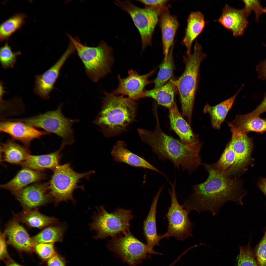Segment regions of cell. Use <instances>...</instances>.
<instances>
[{"label":"cell","instance_id":"obj_1","mask_svg":"<svg viewBox=\"0 0 266 266\" xmlns=\"http://www.w3.org/2000/svg\"><path fill=\"white\" fill-rule=\"evenodd\" d=\"M202 165L208 172V177L205 182L192 186L193 192L182 205L183 208L189 212L192 210L199 213L210 211L215 216L228 202L243 205L242 199L246 193L239 178L228 177L212 169L208 164Z\"/></svg>","mask_w":266,"mask_h":266},{"label":"cell","instance_id":"obj_2","mask_svg":"<svg viewBox=\"0 0 266 266\" xmlns=\"http://www.w3.org/2000/svg\"><path fill=\"white\" fill-rule=\"evenodd\" d=\"M154 131L138 128V133L143 142L151 148L160 160H169L175 167L190 175L202 164L200 155L201 146L185 145L168 135L162 130L157 118Z\"/></svg>","mask_w":266,"mask_h":266},{"label":"cell","instance_id":"obj_3","mask_svg":"<svg viewBox=\"0 0 266 266\" xmlns=\"http://www.w3.org/2000/svg\"><path fill=\"white\" fill-rule=\"evenodd\" d=\"M103 93L101 109L93 123L105 136L113 137L124 132L134 121L138 105L123 95Z\"/></svg>","mask_w":266,"mask_h":266},{"label":"cell","instance_id":"obj_4","mask_svg":"<svg viewBox=\"0 0 266 266\" xmlns=\"http://www.w3.org/2000/svg\"><path fill=\"white\" fill-rule=\"evenodd\" d=\"M201 45L196 41L193 53L184 57V72L177 80H172L177 89L181 103L182 115L191 123L192 111L197 90L200 64L207 56Z\"/></svg>","mask_w":266,"mask_h":266},{"label":"cell","instance_id":"obj_5","mask_svg":"<svg viewBox=\"0 0 266 266\" xmlns=\"http://www.w3.org/2000/svg\"><path fill=\"white\" fill-rule=\"evenodd\" d=\"M67 35L92 81L97 82L110 73L114 62L111 47L103 41L96 47L88 46L82 44L78 39Z\"/></svg>","mask_w":266,"mask_h":266},{"label":"cell","instance_id":"obj_6","mask_svg":"<svg viewBox=\"0 0 266 266\" xmlns=\"http://www.w3.org/2000/svg\"><path fill=\"white\" fill-rule=\"evenodd\" d=\"M53 171L49 182V188L55 206L62 201L68 200L75 204L76 201L73 196L74 191L78 188L84 190L83 185L78 184L81 182L80 180L85 178L89 180L90 176L95 172L93 170L82 173L77 172L68 163L58 165Z\"/></svg>","mask_w":266,"mask_h":266},{"label":"cell","instance_id":"obj_7","mask_svg":"<svg viewBox=\"0 0 266 266\" xmlns=\"http://www.w3.org/2000/svg\"><path fill=\"white\" fill-rule=\"evenodd\" d=\"M96 209L91 218L92 222L89 225L91 230L95 232L96 235L93 236L95 239L112 238L130 231V221L134 217L132 210L120 208L109 213L103 206L97 207Z\"/></svg>","mask_w":266,"mask_h":266},{"label":"cell","instance_id":"obj_8","mask_svg":"<svg viewBox=\"0 0 266 266\" xmlns=\"http://www.w3.org/2000/svg\"><path fill=\"white\" fill-rule=\"evenodd\" d=\"M62 104H60L55 110L17 120L34 128L43 129L49 134H55L62 138V144L71 145L74 142L72 126L79 120L65 117L62 114Z\"/></svg>","mask_w":266,"mask_h":266},{"label":"cell","instance_id":"obj_9","mask_svg":"<svg viewBox=\"0 0 266 266\" xmlns=\"http://www.w3.org/2000/svg\"><path fill=\"white\" fill-rule=\"evenodd\" d=\"M115 4L130 16L141 37L142 50L144 51L148 46L152 45V36L158 23L161 9L159 8L138 7L131 1L116 0Z\"/></svg>","mask_w":266,"mask_h":266},{"label":"cell","instance_id":"obj_10","mask_svg":"<svg viewBox=\"0 0 266 266\" xmlns=\"http://www.w3.org/2000/svg\"><path fill=\"white\" fill-rule=\"evenodd\" d=\"M123 234L112 237L107 246L124 262L135 266L148 258V254H152L147 245L138 239L130 231Z\"/></svg>","mask_w":266,"mask_h":266},{"label":"cell","instance_id":"obj_11","mask_svg":"<svg viewBox=\"0 0 266 266\" xmlns=\"http://www.w3.org/2000/svg\"><path fill=\"white\" fill-rule=\"evenodd\" d=\"M171 188L168 189L170 196L171 204L166 215L168 221L167 232L163 234L164 238L173 237L178 240L183 241L192 236V231L194 225L188 217L189 212L183 209L179 203L177 198L176 181L170 182Z\"/></svg>","mask_w":266,"mask_h":266},{"label":"cell","instance_id":"obj_12","mask_svg":"<svg viewBox=\"0 0 266 266\" xmlns=\"http://www.w3.org/2000/svg\"><path fill=\"white\" fill-rule=\"evenodd\" d=\"M232 137L230 140L233 151L234 161L233 166L226 171L230 176L238 177L245 170L250 160L252 148L251 140L246 133L241 132L228 123Z\"/></svg>","mask_w":266,"mask_h":266},{"label":"cell","instance_id":"obj_13","mask_svg":"<svg viewBox=\"0 0 266 266\" xmlns=\"http://www.w3.org/2000/svg\"><path fill=\"white\" fill-rule=\"evenodd\" d=\"M67 49L59 59L50 67L42 74L36 75L33 91L41 98L47 100L54 89V85L63 66L69 57L76 50L70 42Z\"/></svg>","mask_w":266,"mask_h":266},{"label":"cell","instance_id":"obj_14","mask_svg":"<svg viewBox=\"0 0 266 266\" xmlns=\"http://www.w3.org/2000/svg\"><path fill=\"white\" fill-rule=\"evenodd\" d=\"M154 72L152 71L141 75L131 69L128 71V76L126 78H122L118 75V86L112 93L116 95L127 96L129 98L135 101L144 98L145 88L151 82L149 78Z\"/></svg>","mask_w":266,"mask_h":266},{"label":"cell","instance_id":"obj_15","mask_svg":"<svg viewBox=\"0 0 266 266\" xmlns=\"http://www.w3.org/2000/svg\"><path fill=\"white\" fill-rule=\"evenodd\" d=\"M49 186V182L37 183L13 194L24 210L36 209L53 200Z\"/></svg>","mask_w":266,"mask_h":266},{"label":"cell","instance_id":"obj_16","mask_svg":"<svg viewBox=\"0 0 266 266\" xmlns=\"http://www.w3.org/2000/svg\"><path fill=\"white\" fill-rule=\"evenodd\" d=\"M0 131L9 134L13 140L21 142L28 149L33 140L50 134L45 131L38 130L27 123L15 120L0 122Z\"/></svg>","mask_w":266,"mask_h":266},{"label":"cell","instance_id":"obj_17","mask_svg":"<svg viewBox=\"0 0 266 266\" xmlns=\"http://www.w3.org/2000/svg\"><path fill=\"white\" fill-rule=\"evenodd\" d=\"M243 8L238 9L226 4L221 15L216 21L226 29L231 31L235 37L242 36L249 24L248 20Z\"/></svg>","mask_w":266,"mask_h":266},{"label":"cell","instance_id":"obj_18","mask_svg":"<svg viewBox=\"0 0 266 266\" xmlns=\"http://www.w3.org/2000/svg\"><path fill=\"white\" fill-rule=\"evenodd\" d=\"M16 215L6 224L4 233L7 242L17 249L30 251L34 245L26 229L19 222Z\"/></svg>","mask_w":266,"mask_h":266},{"label":"cell","instance_id":"obj_19","mask_svg":"<svg viewBox=\"0 0 266 266\" xmlns=\"http://www.w3.org/2000/svg\"><path fill=\"white\" fill-rule=\"evenodd\" d=\"M169 109L171 128L179 136L180 141L186 145L201 146L197 136L192 132L189 124L183 118L179 112L176 103Z\"/></svg>","mask_w":266,"mask_h":266},{"label":"cell","instance_id":"obj_20","mask_svg":"<svg viewBox=\"0 0 266 266\" xmlns=\"http://www.w3.org/2000/svg\"><path fill=\"white\" fill-rule=\"evenodd\" d=\"M158 23L161 30L163 53L164 59H166L170 48L173 45L179 24L177 17L171 14L166 6L161 9Z\"/></svg>","mask_w":266,"mask_h":266},{"label":"cell","instance_id":"obj_21","mask_svg":"<svg viewBox=\"0 0 266 266\" xmlns=\"http://www.w3.org/2000/svg\"><path fill=\"white\" fill-rule=\"evenodd\" d=\"M126 145L123 141H118L114 146L111 153L114 161L118 163H125L136 167H141L154 171L163 175H166L144 158L133 153L126 147Z\"/></svg>","mask_w":266,"mask_h":266},{"label":"cell","instance_id":"obj_22","mask_svg":"<svg viewBox=\"0 0 266 266\" xmlns=\"http://www.w3.org/2000/svg\"><path fill=\"white\" fill-rule=\"evenodd\" d=\"M164 185L160 187L153 198L150 209L146 218L144 221L143 227L144 234L147 244L152 254H160L153 249L155 246L159 245L161 240L164 238L163 234L159 235L157 233L156 224V212L157 205L159 196Z\"/></svg>","mask_w":266,"mask_h":266},{"label":"cell","instance_id":"obj_23","mask_svg":"<svg viewBox=\"0 0 266 266\" xmlns=\"http://www.w3.org/2000/svg\"><path fill=\"white\" fill-rule=\"evenodd\" d=\"M65 146L62 144L58 150L48 154L39 155L29 154L20 165L23 168L39 171L47 169L53 170L59 165L61 158V152Z\"/></svg>","mask_w":266,"mask_h":266},{"label":"cell","instance_id":"obj_24","mask_svg":"<svg viewBox=\"0 0 266 266\" xmlns=\"http://www.w3.org/2000/svg\"><path fill=\"white\" fill-rule=\"evenodd\" d=\"M47 178V175L42 172L23 168L12 180L1 185L0 187L13 193L21 190L30 183L43 180Z\"/></svg>","mask_w":266,"mask_h":266},{"label":"cell","instance_id":"obj_25","mask_svg":"<svg viewBox=\"0 0 266 266\" xmlns=\"http://www.w3.org/2000/svg\"><path fill=\"white\" fill-rule=\"evenodd\" d=\"M205 23L204 15L201 12H192L189 14L185 34L181 43L186 48L187 55L191 53L193 42L203 31Z\"/></svg>","mask_w":266,"mask_h":266},{"label":"cell","instance_id":"obj_26","mask_svg":"<svg viewBox=\"0 0 266 266\" xmlns=\"http://www.w3.org/2000/svg\"><path fill=\"white\" fill-rule=\"evenodd\" d=\"M243 85L233 96L215 106L206 104L203 112L209 114L212 124L214 128L219 130L232 107L235 98L243 87Z\"/></svg>","mask_w":266,"mask_h":266},{"label":"cell","instance_id":"obj_27","mask_svg":"<svg viewBox=\"0 0 266 266\" xmlns=\"http://www.w3.org/2000/svg\"><path fill=\"white\" fill-rule=\"evenodd\" d=\"M0 152L2 161L17 165H20L29 154V149L12 139H9L1 144Z\"/></svg>","mask_w":266,"mask_h":266},{"label":"cell","instance_id":"obj_28","mask_svg":"<svg viewBox=\"0 0 266 266\" xmlns=\"http://www.w3.org/2000/svg\"><path fill=\"white\" fill-rule=\"evenodd\" d=\"M16 215L19 221L31 228L41 229L59 222L58 219L55 217L44 215L35 209L24 210Z\"/></svg>","mask_w":266,"mask_h":266},{"label":"cell","instance_id":"obj_29","mask_svg":"<svg viewBox=\"0 0 266 266\" xmlns=\"http://www.w3.org/2000/svg\"><path fill=\"white\" fill-rule=\"evenodd\" d=\"M176 89L171 79L160 87L145 91L144 98H152L159 104L169 108L175 103L174 98Z\"/></svg>","mask_w":266,"mask_h":266},{"label":"cell","instance_id":"obj_30","mask_svg":"<svg viewBox=\"0 0 266 266\" xmlns=\"http://www.w3.org/2000/svg\"><path fill=\"white\" fill-rule=\"evenodd\" d=\"M230 123L238 130L244 133L266 131V120L259 116L249 117L245 115H237Z\"/></svg>","mask_w":266,"mask_h":266},{"label":"cell","instance_id":"obj_31","mask_svg":"<svg viewBox=\"0 0 266 266\" xmlns=\"http://www.w3.org/2000/svg\"><path fill=\"white\" fill-rule=\"evenodd\" d=\"M53 225L45 227L32 237V241L34 245L39 243H53L62 241L65 227L62 225Z\"/></svg>","mask_w":266,"mask_h":266},{"label":"cell","instance_id":"obj_32","mask_svg":"<svg viewBox=\"0 0 266 266\" xmlns=\"http://www.w3.org/2000/svg\"><path fill=\"white\" fill-rule=\"evenodd\" d=\"M26 17L25 14L17 13L2 23L0 27V41L7 40L12 34L21 28L25 23Z\"/></svg>","mask_w":266,"mask_h":266},{"label":"cell","instance_id":"obj_33","mask_svg":"<svg viewBox=\"0 0 266 266\" xmlns=\"http://www.w3.org/2000/svg\"><path fill=\"white\" fill-rule=\"evenodd\" d=\"M173 45L170 49L167 58L164 59L159 66L157 77L153 81L155 88L159 87L165 84L172 76L174 67L173 56Z\"/></svg>","mask_w":266,"mask_h":266},{"label":"cell","instance_id":"obj_34","mask_svg":"<svg viewBox=\"0 0 266 266\" xmlns=\"http://www.w3.org/2000/svg\"><path fill=\"white\" fill-rule=\"evenodd\" d=\"M20 51L13 52L8 43L6 42L0 49V62L4 69L14 68L17 57L21 55Z\"/></svg>","mask_w":266,"mask_h":266},{"label":"cell","instance_id":"obj_35","mask_svg":"<svg viewBox=\"0 0 266 266\" xmlns=\"http://www.w3.org/2000/svg\"><path fill=\"white\" fill-rule=\"evenodd\" d=\"M237 266H258L249 245L240 246Z\"/></svg>","mask_w":266,"mask_h":266},{"label":"cell","instance_id":"obj_36","mask_svg":"<svg viewBox=\"0 0 266 266\" xmlns=\"http://www.w3.org/2000/svg\"><path fill=\"white\" fill-rule=\"evenodd\" d=\"M242 1L245 5L243 9L247 16L248 17L252 11H253L255 15L256 21L258 22L260 16L265 13V8L262 6L260 1L244 0Z\"/></svg>","mask_w":266,"mask_h":266},{"label":"cell","instance_id":"obj_37","mask_svg":"<svg viewBox=\"0 0 266 266\" xmlns=\"http://www.w3.org/2000/svg\"><path fill=\"white\" fill-rule=\"evenodd\" d=\"M35 250L41 258L49 260L56 255L53 243H39L34 245Z\"/></svg>","mask_w":266,"mask_h":266},{"label":"cell","instance_id":"obj_38","mask_svg":"<svg viewBox=\"0 0 266 266\" xmlns=\"http://www.w3.org/2000/svg\"><path fill=\"white\" fill-rule=\"evenodd\" d=\"M256 256L260 266H266V230L256 249Z\"/></svg>","mask_w":266,"mask_h":266},{"label":"cell","instance_id":"obj_39","mask_svg":"<svg viewBox=\"0 0 266 266\" xmlns=\"http://www.w3.org/2000/svg\"><path fill=\"white\" fill-rule=\"evenodd\" d=\"M138 1L144 4L145 7L159 8L162 9L166 6L169 1L167 0H139Z\"/></svg>","mask_w":266,"mask_h":266},{"label":"cell","instance_id":"obj_40","mask_svg":"<svg viewBox=\"0 0 266 266\" xmlns=\"http://www.w3.org/2000/svg\"><path fill=\"white\" fill-rule=\"evenodd\" d=\"M266 112V94L262 102L252 112L246 114L248 117H251L259 116L263 113Z\"/></svg>","mask_w":266,"mask_h":266},{"label":"cell","instance_id":"obj_41","mask_svg":"<svg viewBox=\"0 0 266 266\" xmlns=\"http://www.w3.org/2000/svg\"><path fill=\"white\" fill-rule=\"evenodd\" d=\"M256 70L258 78L261 80H266V59L260 61L256 66Z\"/></svg>","mask_w":266,"mask_h":266},{"label":"cell","instance_id":"obj_42","mask_svg":"<svg viewBox=\"0 0 266 266\" xmlns=\"http://www.w3.org/2000/svg\"><path fill=\"white\" fill-rule=\"evenodd\" d=\"M6 236L4 233L0 232V258L2 259L7 255Z\"/></svg>","mask_w":266,"mask_h":266},{"label":"cell","instance_id":"obj_43","mask_svg":"<svg viewBox=\"0 0 266 266\" xmlns=\"http://www.w3.org/2000/svg\"><path fill=\"white\" fill-rule=\"evenodd\" d=\"M48 266H65L63 260L57 254L48 260Z\"/></svg>","mask_w":266,"mask_h":266},{"label":"cell","instance_id":"obj_44","mask_svg":"<svg viewBox=\"0 0 266 266\" xmlns=\"http://www.w3.org/2000/svg\"><path fill=\"white\" fill-rule=\"evenodd\" d=\"M258 185L260 189L266 196V178H263L258 182Z\"/></svg>","mask_w":266,"mask_h":266},{"label":"cell","instance_id":"obj_45","mask_svg":"<svg viewBox=\"0 0 266 266\" xmlns=\"http://www.w3.org/2000/svg\"><path fill=\"white\" fill-rule=\"evenodd\" d=\"M7 266H22L14 262H11Z\"/></svg>","mask_w":266,"mask_h":266},{"label":"cell","instance_id":"obj_46","mask_svg":"<svg viewBox=\"0 0 266 266\" xmlns=\"http://www.w3.org/2000/svg\"><path fill=\"white\" fill-rule=\"evenodd\" d=\"M265 13L266 14V7L265 8Z\"/></svg>","mask_w":266,"mask_h":266}]
</instances>
